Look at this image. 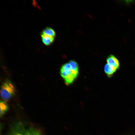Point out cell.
I'll return each instance as SVG.
<instances>
[{"mask_svg": "<svg viewBox=\"0 0 135 135\" xmlns=\"http://www.w3.org/2000/svg\"><path fill=\"white\" fill-rule=\"evenodd\" d=\"M60 74L66 84H72L76 80L79 74V68L72 66L69 62L63 64L61 67Z\"/></svg>", "mask_w": 135, "mask_h": 135, "instance_id": "obj_1", "label": "cell"}, {"mask_svg": "<svg viewBox=\"0 0 135 135\" xmlns=\"http://www.w3.org/2000/svg\"><path fill=\"white\" fill-rule=\"evenodd\" d=\"M16 92L15 87L12 83L9 80L4 82L1 87L0 95L2 98L6 101L9 100Z\"/></svg>", "mask_w": 135, "mask_h": 135, "instance_id": "obj_2", "label": "cell"}, {"mask_svg": "<svg viewBox=\"0 0 135 135\" xmlns=\"http://www.w3.org/2000/svg\"><path fill=\"white\" fill-rule=\"evenodd\" d=\"M20 129L22 135H42L40 130L34 127L26 128L20 124Z\"/></svg>", "mask_w": 135, "mask_h": 135, "instance_id": "obj_3", "label": "cell"}, {"mask_svg": "<svg viewBox=\"0 0 135 135\" xmlns=\"http://www.w3.org/2000/svg\"><path fill=\"white\" fill-rule=\"evenodd\" d=\"M106 61L107 63L110 66L117 70L119 68L120 66V62L117 58L114 55H109L107 58Z\"/></svg>", "mask_w": 135, "mask_h": 135, "instance_id": "obj_4", "label": "cell"}, {"mask_svg": "<svg viewBox=\"0 0 135 135\" xmlns=\"http://www.w3.org/2000/svg\"><path fill=\"white\" fill-rule=\"evenodd\" d=\"M117 70L116 68L110 66L108 63L105 65L104 67V72L108 77L112 76Z\"/></svg>", "mask_w": 135, "mask_h": 135, "instance_id": "obj_5", "label": "cell"}, {"mask_svg": "<svg viewBox=\"0 0 135 135\" xmlns=\"http://www.w3.org/2000/svg\"><path fill=\"white\" fill-rule=\"evenodd\" d=\"M41 36L42 42L46 46L50 45L54 40V38L42 33Z\"/></svg>", "mask_w": 135, "mask_h": 135, "instance_id": "obj_6", "label": "cell"}, {"mask_svg": "<svg viewBox=\"0 0 135 135\" xmlns=\"http://www.w3.org/2000/svg\"><path fill=\"white\" fill-rule=\"evenodd\" d=\"M0 116H2L8 111L9 107L7 104L4 101L1 100L0 102Z\"/></svg>", "mask_w": 135, "mask_h": 135, "instance_id": "obj_7", "label": "cell"}, {"mask_svg": "<svg viewBox=\"0 0 135 135\" xmlns=\"http://www.w3.org/2000/svg\"><path fill=\"white\" fill-rule=\"evenodd\" d=\"M42 33L51 36L54 38L56 34L54 30L50 27H46L42 31Z\"/></svg>", "mask_w": 135, "mask_h": 135, "instance_id": "obj_8", "label": "cell"}, {"mask_svg": "<svg viewBox=\"0 0 135 135\" xmlns=\"http://www.w3.org/2000/svg\"><path fill=\"white\" fill-rule=\"evenodd\" d=\"M8 135H22L20 128L16 125L14 126Z\"/></svg>", "mask_w": 135, "mask_h": 135, "instance_id": "obj_9", "label": "cell"}]
</instances>
